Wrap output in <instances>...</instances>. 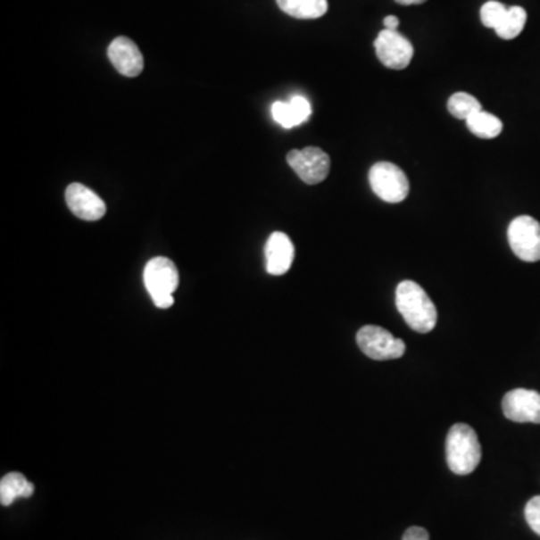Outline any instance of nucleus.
I'll return each mask as SVG.
<instances>
[{"mask_svg": "<svg viewBox=\"0 0 540 540\" xmlns=\"http://www.w3.org/2000/svg\"><path fill=\"white\" fill-rule=\"evenodd\" d=\"M396 308L405 323L419 334L431 332L437 324V308L414 281H403L396 287Z\"/></svg>", "mask_w": 540, "mask_h": 540, "instance_id": "obj_1", "label": "nucleus"}, {"mask_svg": "<svg viewBox=\"0 0 540 540\" xmlns=\"http://www.w3.org/2000/svg\"><path fill=\"white\" fill-rule=\"evenodd\" d=\"M482 460V447L475 429L467 423H456L447 432L446 461L452 473L470 475Z\"/></svg>", "mask_w": 540, "mask_h": 540, "instance_id": "obj_2", "label": "nucleus"}, {"mask_svg": "<svg viewBox=\"0 0 540 540\" xmlns=\"http://www.w3.org/2000/svg\"><path fill=\"white\" fill-rule=\"evenodd\" d=\"M370 185L377 197L386 203L404 202L409 195V179L398 165L377 162L370 170Z\"/></svg>", "mask_w": 540, "mask_h": 540, "instance_id": "obj_3", "label": "nucleus"}, {"mask_svg": "<svg viewBox=\"0 0 540 540\" xmlns=\"http://www.w3.org/2000/svg\"><path fill=\"white\" fill-rule=\"evenodd\" d=\"M357 345L374 361H392L400 359L405 354V343L403 339L395 338L394 335L380 326H363L357 332Z\"/></svg>", "mask_w": 540, "mask_h": 540, "instance_id": "obj_4", "label": "nucleus"}, {"mask_svg": "<svg viewBox=\"0 0 540 540\" xmlns=\"http://www.w3.org/2000/svg\"><path fill=\"white\" fill-rule=\"evenodd\" d=\"M511 248L518 259L527 263L540 260V222L528 215L515 218L508 230Z\"/></svg>", "mask_w": 540, "mask_h": 540, "instance_id": "obj_5", "label": "nucleus"}, {"mask_svg": "<svg viewBox=\"0 0 540 540\" xmlns=\"http://www.w3.org/2000/svg\"><path fill=\"white\" fill-rule=\"evenodd\" d=\"M287 162L308 185L323 182L330 171L329 155L320 147H305L302 151L288 152Z\"/></svg>", "mask_w": 540, "mask_h": 540, "instance_id": "obj_6", "label": "nucleus"}, {"mask_svg": "<svg viewBox=\"0 0 540 540\" xmlns=\"http://www.w3.org/2000/svg\"><path fill=\"white\" fill-rule=\"evenodd\" d=\"M374 47L378 61L389 70H404L413 59V44L398 30H381Z\"/></svg>", "mask_w": 540, "mask_h": 540, "instance_id": "obj_7", "label": "nucleus"}, {"mask_svg": "<svg viewBox=\"0 0 540 540\" xmlns=\"http://www.w3.org/2000/svg\"><path fill=\"white\" fill-rule=\"evenodd\" d=\"M504 416L517 423H540V394L536 390L515 389L504 395Z\"/></svg>", "mask_w": 540, "mask_h": 540, "instance_id": "obj_8", "label": "nucleus"}, {"mask_svg": "<svg viewBox=\"0 0 540 540\" xmlns=\"http://www.w3.org/2000/svg\"><path fill=\"white\" fill-rule=\"evenodd\" d=\"M143 279L152 299L173 295L179 286L178 268L170 259L155 257L146 264Z\"/></svg>", "mask_w": 540, "mask_h": 540, "instance_id": "obj_9", "label": "nucleus"}, {"mask_svg": "<svg viewBox=\"0 0 540 540\" xmlns=\"http://www.w3.org/2000/svg\"><path fill=\"white\" fill-rule=\"evenodd\" d=\"M65 200L70 211L85 221H98L107 212L103 198L85 185L71 184L66 188Z\"/></svg>", "mask_w": 540, "mask_h": 540, "instance_id": "obj_10", "label": "nucleus"}, {"mask_svg": "<svg viewBox=\"0 0 540 540\" xmlns=\"http://www.w3.org/2000/svg\"><path fill=\"white\" fill-rule=\"evenodd\" d=\"M108 59L112 65L118 70L119 74L125 77L140 76L145 68V59L136 43L127 37H119L110 44L107 50Z\"/></svg>", "mask_w": 540, "mask_h": 540, "instance_id": "obj_11", "label": "nucleus"}, {"mask_svg": "<svg viewBox=\"0 0 540 540\" xmlns=\"http://www.w3.org/2000/svg\"><path fill=\"white\" fill-rule=\"evenodd\" d=\"M266 269L270 275L279 277L288 272L295 260V246L286 233L275 231L266 244Z\"/></svg>", "mask_w": 540, "mask_h": 540, "instance_id": "obj_12", "label": "nucleus"}, {"mask_svg": "<svg viewBox=\"0 0 540 540\" xmlns=\"http://www.w3.org/2000/svg\"><path fill=\"white\" fill-rule=\"evenodd\" d=\"M282 12L299 20H315L328 12V0H277Z\"/></svg>", "mask_w": 540, "mask_h": 540, "instance_id": "obj_13", "label": "nucleus"}, {"mask_svg": "<svg viewBox=\"0 0 540 540\" xmlns=\"http://www.w3.org/2000/svg\"><path fill=\"white\" fill-rule=\"evenodd\" d=\"M33 489L21 473H8L0 480V503L2 506H11L17 498L32 497Z\"/></svg>", "mask_w": 540, "mask_h": 540, "instance_id": "obj_14", "label": "nucleus"}, {"mask_svg": "<svg viewBox=\"0 0 540 540\" xmlns=\"http://www.w3.org/2000/svg\"><path fill=\"white\" fill-rule=\"evenodd\" d=\"M467 128L470 129L471 134H475L479 138L491 140L495 137L500 136L503 131V122L497 116L480 110L478 113L473 114L471 118L465 120Z\"/></svg>", "mask_w": 540, "mask_h": 540, "instance_id": "obj_15", "label": "nucleus"}, {"mask_svg": "<svg viewBox=\"0 0 540 540\" xmlns=\"http://www.w3.org/2000/svg\"><path fill=\"white\" fill-rule=\"evenodd\" d=\"M527 23V12L521 6L508 8V12L502 20V23L495 29V33L502 39L517 38L518 35L524 30Z\"/></svg>", "mask_w": 540, "mask_h": 540, "instance_id": "obj_16", "label": "nucleus"}, {"mask_svg": "<svg viewBox=\"0 0 540 540\" xmlns=\"http://www.w3.org/2000/svg\"><path fill=\"white\" fill-rule=\"evenodd\" d=\"M447 110H449V113L453 118L467 120L473 114L480 112L482 105H480L479 101L473 95L465 94V92H456L447 101Z\"/></svg>", "mask_w": 540, "mask_h": 540, "instance_id": "obj_17", "label": "nucleus"}, {"mask_svg": "<svg viewBox=\"0 0 540 540\" xmlns=\"http://www.w3.org/2000/svg\"><path fill=\"white\" fill-rule=\"evenodd\" d=\"M506 12H508V6L503 5L502 2H497V0H489L480 8V20L484 26L495 30L502 23Z\"/></svg>", "mask_w": 540, "mask_h": 540, "instance_id": "obj_18", "label": "nucleus"}, {"mask_svg": "<svg viewBox=\"0 0 540 540\" xmlns=\"http://www.w3.org/2000/svg\"><path fill=\"white\" fill-rule=\"evenodd\" d=\"M272 116L281 127L287 128V129H290V128H295L299 125L290 103L278 101V103L273 104Z\"/></svg>", "mask_w": 540, "mask_h": 540, "instance_id": "obj_19", "label": "nucleus"}, {"mask_svg": "<svg viewBox=\"0 0 540 540\" xmlns=\"http://www.w3.org/2000/svg\"><path fill=\"white\" fill-rule=\"evenodd\" d=\"M526 519L531 530L540 536V495H536L527 503Z\"/></svg>", "mask_w": 540, "mask_h": 540, "instance_id": "obj_20", "label": "nucleus"}, {"mask_svg": "<svg viewBox=\"0 0 540 540\" xmlns=\"http://www.w3.org/2000/svg\"><path fill=\"white\" fill-rule=\"evenodd\" d=\"M288 103L292 105L293 112H295V116H296L297 123H299V125L305 122V120H308V118L311 116V104L308 99L303 98L301 95H296V96H293Z\"/></svg>", "mask_w": 540, "mask_h": 540, "instance_id": "obj_21", "label": "nucleus"}, {"mask_svg": "<svg viewBox=\"0 0 540 540\" xmlns=\"http://www.w3.org/2000/svg\"><path fill=\"white\" fill-rule=\"evenodd\" d=\"M403 540H429V533L423 527H410L403 536Z\"/></svg>", "mask_w": 540, "mask_h": 540, "instance_id": "obj_22", "label": "nucleus"}, {"mask_svg": "<svg viewBox=\"0 0 540 540\" xmlns=\"http://www.w3.org/2000/svg\"><path fill=\"white\" fill-rule=\"evenodd\" d=\"M154 303H155L156 308H161V310H169L170 306H173L174 299L173 295H165V296L155 297V299H152Z\"/></svg>", "mask_w": 540, "mask_h": 540, "instance_id": "obj_23", "label": "nucleus"}, {"mask_svg": "<svg viewBox=\"0 0 540 540\" xmlns=\"http://www.w3.org/2000/svg\"><path fill=\"white\" fill-rule=\"evenodd\" d=\"M383 23H385V28L387 29V30H396L398 26H400V19L395 17V15H387Z\"/></svg>", "mask_w": 540, "mask_h": 540, "instance_id": "obj_24", "label": "nucleus"}, {"mask_svg": "<svg viewBox=\"0 0 540 540\" xmlns=\"http://www.w3.org/2000/svg\"><path fill=\"white\" fill-rule=\"evenodd\" d=\"M396 4H400V5H420V4H425L427 0H395Z\"/></svg>", "mask_w": 540, "mask_h": 540, "instance_id": "obj_25", "label": "nucleus"}]
</instances>
